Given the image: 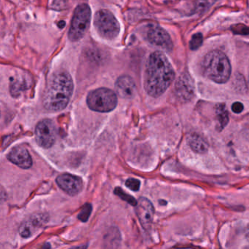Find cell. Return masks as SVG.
I'll return each mask as SVG.
<instances>
[{
    "label": "cell",
    "mask_w": 249,
    "mask_h": 249,
    "mask_svg": "<svg viewBox=\"0 0 249 249\" xmlns=\"http://www.w3.org/2000/svg\"><path fill=\"white\" fill-rule=\"evenodd\" d=\"M175 77V72L167 57L156 51L148 60L144 75V89L152 97H159L169 88Z\"/></svg>",
    "instance_id": "cell-1"
},
{
    "label": "cell",
    "mask_w": 249,
    "mask_h": 249,
    "mask_svg": "<svg viewBox=\"0 0 249 249\" xmlns=\"http://www.w3.org/2000/svg\"><path fill=\"white\" fill-rule=\"evenodd\" d=\"M72 79L67 71H59L52 76L43 95V105L51 112H58L67 107L73 93Z\"/></svg>",
    "instance_id": "cell-2"
},
{
    "label": "cell",
    "mask_w": 249,
    "mask_h": 249,
    "mask_svg": "<svg viewBox=\"0 0 249 249\" xmlns=\"http://www.w3.org/2000/svg\"><path fill=\"white\" fill-rule=\"evenodd\" d=\"M203 74L215 83H227L231 75V65L227 55L220 51L209 52L202 62Z\"/></svg>",
    "instance_id": "cell-3"
},
{
    "label": "cell",
    "mask_w": 249,
    "mask_h": 249,
    "mask_svg": "<svg viewBox=\"0 0 249 249\" xmlns=\"http://www.w3.org/2000/svg\"><path fill=\"white\" fill-rule=\"evenodd\" d=\"M87 105L91 110L95 112H111L118 105V96L110 89L105 88L98 89L89 93Z\"/></svg>",
    "instance_id": "cell-4"
},
{
    "label": "cell",
    "mask_w": 249,
    "mask_h": 249,
    "mask_svg": "<svg viewBox=\"0 0 249 249\" xmlns=\"http://www.w3.org/2000/svg\"><path fill=\"white\" fill-rule=\"evenodd\" d=\"M91 10L87 4H80L74 10L69 31V38L72 42L81 39L90 26Z\"/></svg>",
    "instance_id": "cell-5"
},
{
    "label": "cell",
    "mask_w": 249,
    "mask_h": 249,
    "mask_svg": "<svg viewBox=\"0 0 249 249\" xmlns=\"http://www.w3.org/2000/svg\"><path fill=\"white\" fill-rule=\"evenodd\" d=\"M94 26L98 33L107 39H113L118 36L121 30L119 22L111 12L100 10L96 13Z\"/></svg>",
    "instance_id": "cell-6"
},
{
    "label": "cell",
    "mask_w": 249,
    "mask_h": 249,
    "mask_svg": "<svg viewBox=\"0 0 249 249\" xmlns=\"http://www.w3.org/2000/svg\"><path fill=\"white\" fill-rule=\"evenodd\" d=\"M56 135V127L51 120H43L36 124L35 130L36 141L42 147L46 149L51 147L55 143Z\"/></svg>",
    "instance_id": "cell-7"
},
{
    "label": "cell",
    "mask_w": 249,
    "mask_h": 249,
    "mask_svg": "<svg viewBox=\"0 0 249 249\" xmlns=\"http://www.w3.org/2000/svg\"><path fill=\"white\" fill-rule=\"evenodd\" d=\"M147 39L150 43L160 47L166 51H171L173 42L168 32L158 25H151L147 31Z\"/></svg>",
    "instance_id": "cell-8"
},
{
    "label": "cell",
    "mask_w": 249,
    "mask_h": 249,
    "mask_svg": "<svg viewBox=\"0 0 249 249\" xmlns=\"http://www.w3.org/2000/svg\"><path fill=\"white\" fill-rule=\"evenodd\" d=\"M136 212L138 219L143 229L146 231L150 229L155 214V209L150 200L145 197H140L137 200Z\"/></svg>",
    "instance_id": "cell-9"
},
{
    "label": "cell",
    "mask_w": 249,
    "mask_h": 249,
    "mask_svg": "<svg viewBox=\"0 0 249 249\" xmlns=\"http://www.w3.org/2000/svg\"><path fill=\"white\" fill-rule=\"evenodd\" d=\"M58 187L71 196H77L83 190V181L80 177L64 174L58 176L56 178Z\"/></svg>",
    "instance_id": "cell-10"
},
{
    "label": "cell",
    "mask_w": 249,
    "mask_h": 249,
    "mask_svg": "<svg viewBox=\"0 0 249 249\" xmlns=\"http://www.w3.org/2000/svg\"><path fill=\"white\" fill-rule=\"evenodd\" d=\"M175 94L181 102H189L193 99L195 93L194 83L191 77L182 74L178 77L175 85Z\"/></svg>",
    "instance_id": "cell-11"
},
{
    "label": "cell",
    "mask_w": 249,
    "mask_h": 249,
    "mask_svg": "<svg viewBox=\"0 0 249 249\" xmlns=\"http://www.w3.org/2000/svg\"><path fill=\"white\" fill-rule=\"evenodd\" d=\"M115 90L120 97L125 99H133L136 93L134 80L130 76H121L115 83Z\"/></svg>",
    "instance_id": "cell-12"
},
{
    "label": "cell",
    "mask_w": 249,
    "mask_h": 249,
    "mask_svg": "<svg viewBox=\"0 0 249 249\" xmlns=\"http://www.w3.org/2000/svg\"><path fill=\"white\" fill-rule=\"evenodd\" d=\"M7 158L10 162L23 169H28L32 165V158L29 152L22 146H16L11 149L7 155Z\"/></svg>",
    "instance_id": "cell-13"
},
{
    "label": "cell",
    "mask_w": 249,
    "mask_h": 249,
    "mask_svg": "<svg viewBox=\"0 0 249 249\" xmlns=\"http://www.w3.org/2000/svg\"><path fill=\"white\" fill-rule=\"evenodd\" d=\"M187 142L191 149L197 153H206L209 149L207 142L204 140L203 137L196 133L190 134L187 138Z\"/></svg>",
    "instance_id": "cell-14"
},
{
    "label": "cell",
    "mask_w": 249,
    "mask_h": 249,
    "mask_svg": "<svg viewBox=\"0 0 249 249\" xmlns=\"http://www.w3.org/2000/svg\"><path fill=\"white\" fill-rule=\"evenodd\" d=\"M43 222V219H37L34 217L33 219L23 223L20 228V235L23 238L30 237L34 233L36 228H39L41 223Z\"/></svg>",
    "instance_id": "cell-15"
},
{
    "label": "cell",
    "mask_w": 249,
    "mask_h": 249,
    "mask_svg": "<svg viewBox=\"0 0 249 249\" xmlns=\"http://www.w3.org/2000/svg\"><path fill=\"white\" fill-rule=\"evenodd\" d=\"M105 249H116L121 241V234L117 228H111L105 237Z\"/></svg>",
    "instance_id": "cell-16"
},
{
    "label": "cell",
    "mask_w": 249,
    "mask_h": 249,
    "mask_svg": "<svg viewBox=\"0 0 249 249\" xmlns=\"http://www.w3.org/2000/svg\"><path fill=\"white\" fill-rule=\"evenodd\" d=\"M216 117L219 123V130H222L229 123V115L224 104H219L216 107Z\"/></svg>",
    "instance_id": "cell-17"
},
{
    "label": "cell",
    "mask_w": 249,
    "mask_h": 249,
    "mask_svg": "<svg viewBox=\"0 0 249 249\" xmlns=\"http://www.w3.org/2000/svg\"><path fill=\"white\" fill-rule=\"evenodd\" d=\"M115 194L118 196V197H121L124 201L127 202V203L131 205V206H136V204H137V200L134 197H132L131 196L127 194V193H124V190L120 188V187H117L115 189Z\"/></svg>",
    "instance_id": "cell-18"
},
{
    "label": "cell",
    "mask_w": 249,
    "mask_h": 249,
    "mask_svg": "<svg viewBox=\"0 0 249 249\" xmlns=\"http://www.w3.org/2000/svg\"><path fill=\"white\" fill-rule=\"evenodd\" d=\"M92 212V206L89 203H86V205L83 206L81 211L80 213L77 215V218L79 220L83 222H88L89 217H90V214Z\"/></svg>",
    "instance_id": "cell-19"
},
{
    "label": "cell",
    "mask_w": 249,
    "mask_h": 249,
    "mask_svg": "<svg viewBox=\"0 0 249 249\" xmlns=\"http://www.w3.org/2000/svg\"><path fill=\"white\" fill-rule=\"evenodd\" d=\"M203 37L202 34L197 33L193 35L190 42V49L193 50V51H196V50L198 49L203 44Z\"/></svg>",
    "instance_id": "cell-20"
},
{
    "label": "cell",
    "mask_w": 249,
    "mask_h": 249,
    "mask_svg": "<svg viewBox=\"0 0 249 249\" xmlns=\"http://www.w3.org/2000/svg\"><path fill=\"white\" fill-rule=\"evenodd\" d=\"M213 4V0H197L196 4V12H203L207 10L212 4Z\"/></svg>",
    "instance_id": "cell-21"
},
{
    "label": "cell",
    "mask_w": 249,
    "mask_h": 249,
    "mask_svg": "<svg viewBox=\"0 0 249 249\" xmlns=\"http://www.w3.org/2000/svg\"><path fill=\"white\" fill-rule=\"evenodd\" d=\"M232 31L237 35H249V27L242 24H236L232 26Z\"/></svg>",
    "instance_id": "cell-22"
},
{
    "label": "cell",
    "mask_w": 249,
    "mask_h": 249,
    "mask_svg": "<svg viewBox=\"0 0 249 249\" xmlns=\"http://www.w3.org/2000/svg\"><path fill=\"white\" fill-rule=\"evenodd\" d=\"M125 185L133 191L136 192L139 191V188H140L141 182L136 178H130L126 181Z\"/></svg>",
    "instance_id": "cell-23"
},
{
    "label": "cell",
    "mask_w": 249,
    "mask_h": 249,
    "mask_svg": "<svg viewBox=\"0 0 249 249\" xmlns=\"http://www.w3.org/2000/svg\"><path fill=\"white\" fill-rule=\"evenodd\" d=\"M244 105L241 102H235L232 105V110L234 113L239 114L241 113L244 110Z\"/></svg>",
    "instance_id": "cell-24"
},
{
    "label": "cell",
    "mask_w": 249,
    "mask_h": 249,
    "mask_svg": "<svg viewBox=\"0 0 249 249\" xmlns=\"http://www.w3.org/2000/svg\"><path fill=\"white\" fill-rule=\"evenodd\" d=\"M87 245H81L79 247H74V248L70 249H87Z\"/></svg>",
    "instance_id": "cell-25"
},
{
    "label": "cell",
    "mask_w": 249,
    "mask_h": 249,
    "mask_svg": "<svg viewBox=\"0 0 249 249\" xmlns=\"http://www.w3.org/2000/svg\"><path fill=\"white\" fill-rule=\"evenodd\" d=\"M65 22L64 21H60L59 23H58V27L61 28V29H62V28H64V26H65Z\"/></svg>",
    "instance_id": "cell-26"
},
{
    "label": "cell",
    "mask_w": 249,
    "mask_h": 249,
    "mask_svg": "<svg viewBox=\"0 0 249 249\" xmlns=\"http://www.w3.org/2000/svg\"><path fill=\"white\" fill-rule=\"evenodd\" d=\"M246 235H247V238L249 240V225L247 226V231H246Z\"/></svg>",
    "instance_id": "cell-27"
},
{
    "label": "cell",
    "mask_w": 249,
    "mask_h": 249,
    "mask_svg": "<svg viewBox=\"0 0 249 249\" xmlns=\"http://www.w3.org/2000/svg\"><path fill=\"white\" fill-rule=\"evenodd\" d=\"M51 249V246H50V244H45V246H44L43 248L42 249Z\"/></svg>",
    "instance_id": "cell-28"
},
{
    "label": "cell",
    "mask_w": 249,
    "mask_h": 249,
    "mask_svg": "<svg viewBox=\"0 0 249 249\" xmlns=\"http://www.w3.org/2000/svg\"><path fill=\"white\" fill-rule=\"evenodd\" d=\"M245 249H249V247H246Z\"/></svg>",
    "instance_id": "cell-29"
}]
</instances>
